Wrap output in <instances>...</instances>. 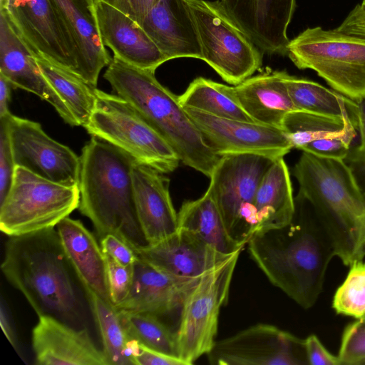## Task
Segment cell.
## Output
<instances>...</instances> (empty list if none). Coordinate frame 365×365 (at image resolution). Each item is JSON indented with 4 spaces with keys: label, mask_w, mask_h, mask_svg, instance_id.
Here are the masks:
<instances>
[{
    "label": "cell",
    "mask_w": 365,
    "mask_h": 365,
    "mask_svg": "<svg viewBox=\"0 0 365 365\" xmlns=\"http://www.w3.org/2000/svg\"><path fill=\"white\" fill-rule=\"evenodd\" d=\"M56 228L69 262L83 289L91 290L112 304L106 255L95 236L80 220L69 217L61 221Z\"/></svg>",
    "instance_id": "obj_26"
},
{
    "label": "cell",
    "mask_w": 365,
    "mask_h": 365,
    "mask_svg": "<svg viewBox=\"0 0 365 365\" xmlns=\"http://www.w3.org/2000/svg\"><path fill=\"white\" fill-rule=\"evenodd\" d=\"M276 159L252 153L221 156L207 191L214 198L230 237L246 245L257 230L253 200L259 184Z\"/></svg>",
    "instance_id": "obj_10"
},
{
    "label": "cell",
    "mask_w": 365,
    "mask_h": 365,
    "mask_svg": "<svg viewBox=\"0 0 365 365\" xmlns=\"http://www.w3.org/2000/svg\"><path fill=\"white\" fill-rule=\"evenodd\" d=\"M186 1L197 29L202 60L234 86L251 77L262 65V51L217 1Z\"/></svg>",
    "instance_id": "obj_9"
},
{
    "label": "cell",
    "mask_w": 365,
    "mask_h": 365,
    "mask_svg": "<svg viewBox=\"0 0 365 365\" xmlns=\"http://www.w3.org/2000/svg\"><path fill=\"white\" fill-rule=\"evenodd\" d=\"M364 319H365V316L363 317Z\"/></svg>",
    "instance_id": "obj_47"
},
{
    "label": "cell",
    "mask_w": 365,
    "mask_h": 365,
    "mask_svg": "<svg viewBox=\"0 0 365 365\" xmlns=\"http://www.w3.org/2000/svg\"><path fill=\"white\" fill-rule=\"evenodd\" d=\"M91 136L122 150L135 162L167 174L180 160L163 137L125 100L96 88V103L88 125Z\"/></svg>",
    "instance_id": "obj_7"
},
{
    "label": "cell",
    "mask_w": 365,
    "mask_h": 365,
    "mask_svg": "<svg viewBox=\"0 0 365 365\" xmlns=\"http://www.w3.org/2000/svg\"><path fill=\"white\" fill-rule=\"evenodd\" d=\"M1 269L38 317L52 316L72 326L79 322L77 276L56 227L9 237Z\"/></svg>",
    "instance_id": "obj_2"
},
{
    "label": "cell",
    "mask_w": 365,
    "mask_h": 365,
    "mask_svg": "<svg viewBox=\"0 0 365 365\" xmlns=\"http://www.w3.org/2000/svg\"><path fill=\"white\" fill-rule=\"evenodd\" d=\"M78 185H66L16 166L0 202V230L8 237L53 228L78 207Z\"/></svg>",
    "instance_id": "obj_8"
},
{
    "label": "cell",
    "mask_w": 365,
    "mask_h": 365,
    "mask_svg": "<svg viewBox=\"0 0 365 365\" xmlns=\"http://www.w3.org/2000/svg\"><path fill=\"white\" fill-rule=\"evenodd\" d=\"M184 108L206 143L220 156L252 153L277 159L293 148L282 128L222 118L194 108Z\"/></svg>",
    "instance_id": "obj_14"
},
{
    "label": "cell",
    "mask_w": 365,
    "mask_h": 365,
    "mask_svg": "<svg viewBox=\"0 0 365 365\" xmlns=\"http://www.w3.org/2000/svg\"><path fill=\"white\" fill-rule=\"evenodd\" d=\"M0 75L14 88L48 102L68 124L78 125L69 109L43 75L35 52L20 35L6 10L0 8Z\"/></svg>",
    "instance_id": "obj_16"
},
{
    "label": "cell",
    "mask_w": 365,
    "mask_h": 365,
    "mask_svg": "<svg viewBox=\"0 0 365 365\" xmlns=\"http://www.w3.org/2000/svg\"><path fill=\"white\" fill-rule=\"evenodd\" d=\"M35 58L43 75L63 101L78 125L85 128L96 107L97 88L36 53Z\"/></svg>",
    "instance_id": "obj_31"
},
{
    "label": "cell",
    "mask_w": 365,
    "mask_h": 365,
    "mask_svg": "<svg viewBox=\"0 0 365 365\" xmlns=\"http://www.w3.org/2000/svg\"><path fill=\"white\" fill-rule=\"evenodd\" d=\"M130 290L117 310L155 316L167 314L181 307L198 278H185L166 273L140 258L133 265Z\"/></svg>",
    "instance_id": "obj_23"
},
{
    "label": "cell",
    "mask_w": 365,
    "mask_h": 365,
    "mask_svg": "<svg viewBox=\"0 0 365 365\" xmlns=\"http://www.w3.org/2000/svg\"><path fill=\"white\" fill-rule=\"evenodd\" d=\"M106 261L110 298L113 306L116 307L125 300L130 290L133 281L134 264L123 266L107 255Z\"/></svg>",
    "instance_id": "obj_38"
},
{
    "label": "cell",
    "mask_w": 365,
    "mask_h": 365,
    "mask_svg": "<svg viewBox=\"0 0 365 365\" xmlns=\"http://www.w3.org/2000/svg\"><path fill=\"white\" fill-rule=\"evenodd\" d=\"M332 307L337 314L356 319L365 316V260L350 266L344 282L335 292Z\"/></svg>",
    "instance_id": "obj_35"
},
{
    "label": "cell",
    "mask_w": 365,
    "mask_h": 365,
    "mask_svg": "<svg viewBox=\"0 0 365 365\" xmlns=\"http://www.w3.org/2000/svg\"><path fill=\"white\" fill-rule=\"evenodd\" d=\"M38 365H108L86 328L77 329L54 317L42 315L32 331Z\"/></svg>",
    "instance_id": "obj_18"
},
{
    "label": "cell",
    "mask_w": 365,
    "mask_h": 365,
    "mask_svg": "<svg viewBox=\"0 0 365 365\" xmlns=\"http://www.w3.org/2000/svg\"><path fill=\"white\" fill-rule=\"evenodd\" d=\"M115 94L128 101L170 144L180 162L207 177L220 159L205 141L179 102L155 72L113 56L103 75Z\"/></svg>",
    "instance_id": "obj_5"
},
{
    "label": "cell",
    "mask_w": 365,
    "mask_h": 365,
    "mask_svg": "<svg viewBox=\"0 0 365 365\" xmlns=\"http://www.w3.org/2000/svg\"><path fill=\"white\" fill-rule=\"evenodd\" d=\"M6 121L15 166L51 181L78 185L81 159L70 148L49 137L41 124L9 112Z\"/></svg>",
    "instance_id": "obj_13"
},
{
    "label": "cell",
    "mask_w": 365,
    "mask_h": 365,
    "mask_svg": "<svg viewBox=\"0 0 365 365\" xmlns=\"http://www.w3.org/2000/svg\"><path fill=\"white\" fill-rule=\"evenodd\" d=\"M304 345L309 364L340 365L338 356L328 351L316 335H310L304 339Z\"/></svg>",
    "instance_id": "obj_41"
},
{
    "label": "cell",
    "mask_w": 365,
    "mask_h": 365,
    "mask_svg": "<svg viewBox=\"0 0 365 365\" xmlns=\"http://www.w3.org/2000/svg\"><path fill=\"white\" fill-rule=\"evenodd\" d=\"M100 246L106 255L123 266H133L138 259L130 246L113 234H108L101 237Z\"/></svg>",
    "instance_id": "obj_40"
},
{
    "label": "cell",
    "mask_w": 365,
    "mask_h": 365,
    "mask_svg": "<svg viewBox=\"0 0 365 365\" xmlns=\"http://www.w3.org/2000/svg\"><path fill=\"white\" fill-rule=\"evenodd\" d=\"M12 85L3 76L0 75V118L9 111V103L11 98Z\"/></svg>",
    "instance_id": "obj_44"
},
{
    "label": "cell",
    "mask_w": 365,
    "mask_h": 365,
    "mask_svg": "<svg viewBox=\"0 0 365 365\" xmlns=\"http://www.w3.org/2000/svg\"><path fill=\"white\" fill-rule=\"evenodd\" d=\"M232 20L262 51L287 53V29L295 0H217Z\"/></svg>",
    "instance_id": "obj_17"
},
{
    "label": "cell",
    "mask_w": 365,
    "mask_h": 365,
    "mask_svg": "<svg viewBox=\"0 0 365 365\" xmlns=\"http://www.w3.org/2000/svg\"><path fill=\"white\" fill-rule=\"evenodd\" d=\"M73 45L77 75L96 87L101 70L112 59L103 44L95 0H51Z\"/></svg>",
    "instance_id": "obj_20"
},
{
    "label": "cell",
    "mask_w": 365,
    "mask_h": 365,
    "mask_svg": "<svg viewBox=\"0 0 365 365\" xmlns=\"http://www.w3.org/2000/svg\"><path fill=\"white\" fill-rule=\"evenodd\" d=\"M0 8L35 53L77 75L73 45L51 0H1Z\"/></svg>",
    "instance_id": "obj_15"
},
{
    "label": "cell",
    "mask_w": 365,
    "mask_h": 365,
    "mask_svg": "<svg viewBox=\"0 0 365 365\" xmlns=\"http://www.w3.org/2000/svg\"><path fill=\"white\" fill-rule=\"evenodd\" d=\"M178 229L190 232L218 252L230 255L245 245L229 235L214 198L207 190L200 198L182 203L178 213Z\"/></svg>",
    "instance_id": "obj_29"
},
{
    "label": "cell",
    "mask_w": 365,
    "mask_h": 365,
    "mask_svg": "<svg viewBox=\"0 0 365 365\" xmlns=\"http://www.w3.org/2000/svg\"><path fill=\"white\" fill-rule=\"evenodd\" d=\"M132 180L138 220L148 245H154L178 230V213L163 173L134 162Z\"/></svg>",
    "instance_id": "obj_21"
},
{
    "label": "cell",
    "mask_w": 365,
    "mask_h": 365,
    "mask_svg": "<svg viewBox=\"0 0 365 365\" xmlns=\"http://www.w3.org/2000/svg\"><path fill=\"white\" fill-rule=\"evenodd\" d=\"M184 108L228 119L255 122L241 106L234 87L198 77L178 96Z\"/></svg>",
    "instance_id": "obj_33"
},
{
    "label": "cell",
    "mask_w": 365,
    "mask_h": 365,
    "mask_svg": "<svg viewBox=\"0 0 365 365\" xmlns=\"http://www.w3.org/2000/svg\"><path fill=\"white\" fill-rule=\"evenodd\" d=\"M306 201L345 265L365 260V197L343 159L302 152L293 169Z\"/></svg>",
    "instance_id": "obj_3"
},
{
    "label": "cell",
    "mask_w": 365,
    "mask_h": 365,
    "mask_svg": "<svg viewBox=\"0 0 365 365\" xmlns=\"http://www.w3.org/2000/svg\"><path fill=\"white\" fill-rule=\"evenodd\" d=\"M84 291L102 339L108 365H136L139 343L126 331L118 310L91 290Z\"/></svg>",
    "instance_id": "obj_30"
},
{
    "label": "cell",
    "mask_w": 365,
    "mask_h": 365,
    "mask_svg": "<svg viewBox=\"0 0 365 365\" xmlns=\"http://www.w3.org/2000/svg\"><path fill=\"white\" fill-rule=\"evenodd\" d=\"M207 355L215 365L309 364L304 339L267 324L216 341Z\"/></svg>",
    "instance_id": "obj_12"
},
{
    "label": "cell",
    "mask_w": 365,
    "mask_h": 365,
    "mask_svg": "<svg viewBox=\"0 0 365 365\" xmlns=\"http://www.w3.org/2000/svg\"><path fill=\"white\" fill-rule=\"evenodd\" d=\"M287 54L299 69H312L334 91L358 102L365 97V39L317 26L292 40Z\"/></svg>",
    "instance_id": "obj_6"
},
{
    "label": "cell",
    "mask_w": 365,
    "mask_h": 365,
    "mask_svg": "<svg viewBox=\"0 0 365 365\" xmlns=\"http://www.w3.org/2000/svg\"><path fill=\"white\" fill-rule=\"evenodd\" d=\"M140 25L169 60H202L199 37L186 0H159Z\"/></svg>",
    "instance_id": "obj_25"
},
{
    "label": "cell",
    "mask_w": 365,
    "mask_h": 365,
    "mask_svg": "<svg viewBox=\"0 0 365 365\" xmlns=\"http://www.w3.org/2000/svg\"><path fill=\"white\" fill-rule=\"evenodd\" d=\"M253 207L257 219L256 232L280 227L292 220L295 201L289 172L283 158L276 159L264 174L255 194Z\"/></svg>",
    "instance_id": "obj_28"
},
{
    "label": "cell",
    "mask_w": 365,
    "mask_h": 365,
    "mask_svg": "<svg viewBox=\"0 0 365 365\" xmlns=\"http://www.w3.org/2000/svg\"><path fill=\"white\" fill-rule=\"evenodd\" d=\"M240 252L203 274L181 307L175 334L178 356L186 365L207 354L216 341L220 309L227 302Z\"/></svg>",
    "instance_id": "obj_11"
},
{
    "label": "cell",
    "mask_w": 365,
    "mask_h": 365,
    "mask_svg": "<svg viewBox=\"0 0 365 365\" xmlns=\"http://www.w3.org/2000/svg\"><path fill=\"white\" fill-rule=\"evenodd\" d=\"M96 1V0H95ZM123 11L139 24L159 0H99Z\"/></svg>",
    "instance_id": "obj_42"
},
{
    "label": "cell",
    "mask_w": 365,
    "mask_h": 365,
    "mask_svg": "<svg viewBox=\"0 0 365 365\" xmlns=\"http://www.w3.org/2000/svg\"><path fill=\"white\" fill-rule=\"evenodd\" d=\"M136 365H186L178 357L172 356L139 344Z\"/></svg>",
    "instance_id": "obj_43"
},
{
    "label": "cell",
    "mask_w": 365,
    "mask_h": 365,
    "mask_svg": "<svg viewBox=\"0 0 365 365\" xmlns=\"http://www.w3.org/2000/svg\"><path fill=\"white\" fill-rule=\"evenodd\" d=\"M15 167L7 125L0 118V202L11 187Z\"/></svg>",
    "instance_id": "obj_39"
},
{
    "label": "cell",
    "mask_w": 365,
    "mask_h": 365,
    "mask_svg": "<svg viewBox=\"0 0 365 365\" xmlns=\"http://www.w3.org/2000/svg\"><path fill=\"white\" fill-rule=\"evenodd\" d=\"M134 251L138 258L153 267L185 278H198L233 255L218 252L182 229L160 242Z\"/></svg>",
    "instance_id": "obj_24"
},
{
    "label": "cell",
    "mask_w": 365,
    "mask_h": 365,
    "mask_svg": "<svg viewBox=\"0 0 365 365\" xmlns=\"http://www.w3.org/2000/svg\"><path fill=\"white\" fill-rule=\"evenodd\" d=\"M285 71H269L234 86L237 98L256 123L282 128L287 113L297 110L284 81Z\"/></svg>",
    "instance_id": "obj_27"
},
{
    "label": "cell",
    "mask_w": 365,
    "mask_h": 365,
    "mask_svg": "<svg viewBox=\"0 0 365 365\" xmlns=\"http://www.w3.org/2000/svg\"><path fill=\"white\" fill-rule=\"evenodd\" d=\"M356 103L355 125L359 141L351 146L344 160L365 197V97Z\"/></svg>",
    "instance_id": "obj_37"
},
{
    "label": "cell",
    "mask_w": 365,
    "mask_h": 365,
    "mask_svg": "<svg viewBox=\"0 0 365 365\" xmlns=\"http://www.w3.org/2000/svg\"><path fill=\"white\" fill-rule=\"evenodd\" d=\"M78 210L93 223L101 239L113 234L133 250L148 245L134 202L135 160L111 144L91 136L80 156Z\"/></svg>",
    "instance_id": "obj_4"
},
{
    "label": "cell",
    "mask_w": 365,
    "mask_h": 365,
    "mask_svg": "<svg viewBox=\"0 0 365 365\" xmlns=\"http://www.w3.org/2000/svg\"><path fill=\"white\" fill-rule=\"evenodd\" d=\"M338 358L340 364H365V319H359L346 327Z\"/></svg>",
    "instance_id": "obj_36"
},
{
    "label": "cell",
    "mask_w": 365,
    "mask_h": 365,
    "mask_svg": "<svg viewBox=\"0 0 365 365\" xmlns=\"http://www.w3.org/2000/svg\"><path fill=\"white\" fill-rule=\"evenodd\" d=\"M284 81L297 110L331 118L351 117L354 122L356 101L317 82L287 72Z\"/></svg>",
    "instance_id": "obj_32"
},
{
    "label": "cell",
    "mask_w": 365,
    "mask_h": 365,
    "mask_svg": "<svg viewBox=\"0 0 365 365\" xmlns=\"http://www.w3.org/2000/svg\"><path fill=\"white\" fill-rule=\"evenodd\" d=\"M102 41L115 57L135 67L155 71L168 61L141 26L131 17L103 1H95Z\"/></svg>",
    "instance_id": "obj_22"
},
{
    "label": "cell",
    "mask_w": 365,
    "mask_h": 365,
    "mask_svg": "<svg viewBox=\"0 0 365 365\" xmlns=\"http://www.w3.org/2000/svg\"><path fill=\"white\" fill-rule=\"evenodd\" d=\"M118 312L123 327L132 339L150 349L179 358L176 334H173L157 316L125 310Z\"/></svg>",
    "instance_id": "obj_34"
},
{
    "label": "cell",
    "mask_w": 365,
    "mask_h": 365,
    "mask_svg": "<svg viewBox=\"0 0 365 365\" xmlns=\"http://www.w3.org/2000/svg\"><path fill=\"white\" fill-rule=\"evenodd\" d=\"M0 324L4 335L6 336L10 344L14 347H16V339L15 332L11 325V322L9 317L7 310L4 307V304L3 302H1Z\"/></svg>",
    "instance_id": "obj_45"
},
{
    "label": "cell",
    "mask_w": 365,
    "mask_h": 365,
    "mask_svg": "<svg viewBox=\"0 0 365 365\" xmlns=\"http://www.w3.org/2000/svg\"><path fill=\"white\" fill-rule=\"evenodd\" d=\"M361 7L365 11V0H363L361 4Z\"/></svg>",
    "instance_id": "obj_46"
},
{
    "label": "cell",
    "mask_w": 365,
    "mask_h": 365,
    "mask_svg": "<svg viewBox=\"0 0 365 365\" xmlns=\"http://www.w3.org/2000/svg\"><path fill=\"white\" fill-rule=\"evenodd\" d=\"M290 222L257 231L247 242L251 258L269 281L304 309L321 294L333 242L309 204L296 198Z\"/></svg>",
    "instance_id": "obj_1"
},
{
    "label": "cell",
    "mask_w": 365,
    "mask_h": 365,
    "mask_svg": "<svg viewBox=\"0 0 365 365\" xmlns=\"http://www.w3.org/2000/svg\"><path fill=\"white\" fill-rule=\"evenodd\" d=\"M282 128L293 148L319 157L343 160L357 135L351 117L331 118L302 110L287 113Z\"/></svg>",
    "instance_id": "obj_19"
}]
</instances>
